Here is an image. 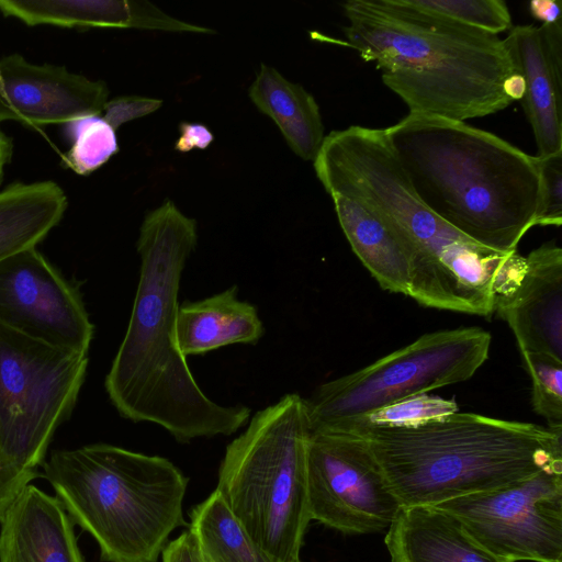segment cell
<instances>
[{
	"mask_svg": "<svg viewBox=\"0 0 562 562\" xmlns=\"http://www.w3.org/2000/svg\"><path fill=\"white\" fill-rule=\"evenodd\" d=\"M198 244V225L172 201L148 212L136 243L139 278L127 328L104 386L117 413L153 423L177 441L231 436L251 409L211 400L192 375L176 341L179 290Z\"/></svg>",
	"mask_w": 562,
	"mask_h": 562,
	"instance_id": "6da1fadb",
	"label": "cell"
},
{
	"mask_svg": "<svg viewBox=\"0 0 562 562\" xmlns=\"http://www.w3.org/2000/svg\"><path fill=\"white\" fill-rule=\"evenodd\" d=\"M326 192L349 193L384 214L408 256L409 295L426 307L480 316L519 282L526 258L471 240L416 196L384 130L351 125L331 131L314 159Z\"/></svg>",
	"mask_w": 562,
	"mask_h": 562,
	"instance_id": "7a4b0ae2",
	"label": "cell"
},
{
	"mask_svg": "<svg viewBox=\"0 0 562 562\" xmlns=\"http://www.w3.org/2000/svg\"><path fill=\"white\" fill-rule=\"evenodd\" d=\"M342 8L346 45L375 64L409 113L465 122L521 100L522 78L498 35L394 0H349Z\"/></svg>",
	"mask_w": 562,
	"mask_h": 562,
	"instance_id": "3957f363",
	"label": "cell"
},
{
	"mask_svg": "<svg viewBox=\"0 0 562 562\" xmlns=\"http://www.w3.org/2000/svg\"><path fill=\"white\" fill-rule=\"evenodd\" d=\"M420 202L471 240L513 254L535 226L539 159L465 122L409 113L384 128Z\"/></svg>",
	"mask_w": 562,
	"mask_h": 562,
	"instance_id": "277c9868",
	"label": "cell"
},
{
	"mask_svg": "<svg viewBox=\"0 0 562 562\" xmlns=\"http://www.w3.org/2000/svg\"><path fill=\"white\" fill-rule=\"evenodd\" d=\"M346 429L366 439L401 507L497 490L562 462V428L474 413Z\"/></svg>",
	"mask_w": 562,
	"mask_h": 562,
	"instance_id": "5b68a950",
	"label": "cell"
},
{
	"mask_svg": "<svg viewBox=\"0 0 562 562\" xmlns=\"http://www.w3.org/2000/svg\"><path fill=\"white\" fill-rule=\"evenodd\" d=\"M44 476L104 562H157L183 525L188 477L170 460L109 443L54 450Z\"/></svg>",
	"mask_w": 562,
	"mask_h": 562,
	"instance_id": "8992f818",
	"label": "cell"
},
{
	"mask_svg": "<svg viewBox=\"0 0 562 562\" xmlns=\"http://www.w3.org/2000/svg\"><path fill=\"white\" fill-rule=\"evenodd\" d=\"M227 447L216 490L251 539L274 562H301L311 519L304 398L296 393L250 417Z\"/></svg>",
	"mask_w": 562,
	"mask_h": 562,
	"instance_id": "52a82bcc",
	"label": "cell"
},
{
	"mask_svg": "<svg viewBox=\"0 0 562 562\" xmlns=\"http://www.w3.org/2000/svg\"><path fill=\"white\" fill-rule=\"evenodd\" d=\"M481 327L428 333L304 398L311 431L333 429L390 403L471 379L487 360Z\"/></svg>",
	"mask_w": 562,
	"mask_h": 562,
	"instance_id": "ba28073f",
	"label": "cell"
},
{
	"mask_svg": "<svg viewBox=\"0 0 562 562\" xmlns=\"http://www.w3.org/2000/svg\"><path fill=\"white\" fill-rule=\"evenodd\" d=\"M88 353L47 345L0 324V447L38 471L58 426L71 415Z\"/></svg>",
	"mask_w": 562,
	"mask_h": 562,
	"instance_id": "9c48e42d",
	"label": "cell"
},
{
	"mask_svg": "<svg viewBox=\"0 0 562 562\" xmlns=\"http://www.w3.org/2000/svg\"><path fill=\"white\" fill-rule=\"evenodd\" d=\"M435 506L498 558L562 562V462L515 484Z\"/></svg>",
	"mask_w": 562,
	"mask_h": 562,
	"instance_id": "30bf717a",
	"label": "cell"
},
{
	"mask_svg": "<svg viewBox=\"0 0 562 562\" xmlns=\"http://www.w3.org/2000/svg\"><path fill=\"white\" fill-rule=\"evenodd\" d=\"M311 519L347 535L386 530L401 505L366 439L353 430L311 431Z\"/></svg>",
	"mask_w": 562,
	"mask_h": 562,
	"instance_id": "8fae6325",
	"label": "cell"
},
{
	"mask_svg": "<svg viewBox=\"0 0 562 562\" xmlns=\"http://www.w3.org/2000/svg\"><path fill=\"white\" fill-rule=\"evenodd\" d=\"M0 324L79 353H88L94 334L77 286L36 247L0 260Z\"/></svg>",
	"mask_w": 562,
	"mask_h": 562,
	"instance_id": "7c38bea8",
	"label": "cell"
},
{
	"mask_svg": "<svg viewBox=\"0 0 562 562\" xmlns=\"http://www.w3.org/2000/svg\"><path fill=\"white\" fill-rule=\"evenodd\" d=\"M109 101L102 80L64 66L36 65L15 53L0 58V122L42 127L101 115Z\"/></svg>",
	"mask_w": 562,
	"mask_h": 562,
	"instance_id": "4fadbf2b",
	"label": "cell"
},
{
	"mask_svg": "<svg viewBox=\"0 0 562 562\" xmlns=\"http://www.w3.org/2000/svg\"><path fill=\"white\" fill-rule=\"evenodd\" d=\"M503 40L524 81L537 157L562 153V22L512 26Z\"/></svg>",
	"mask_w": 562,
	"mask_h": 562,
	"instance_id": "5bb4252c",
	"label": "cell"
},
{
	"mask_svg": "<svg viewBox=\"0 0 562 562\" xmlns=\"http://www.w3.org/2000/svg\"><path fill=\"white\" fill-rule=\"evenodd\" d=\"M525 258L519 282L497 300L495 312L513 330L520 352L562 361V249L548 241Z\"/></svg>",
	"mask_w": 562,
	"mask_h": 562,
	"instance_id": "9a60e30c",
	"label": "cell"
},
{
	"mask_svg": "<svg viewBox=\"0 0 562 562\" xmlns=\"http://www.w3.org/2000/svg\"><path fill=\"white\" fill-rule=\"evenodd\" d=\"M74 526L57 497L31 483L0 521V562H86Z\"/></svg>",
	"mask_w": 562,
	"mask_h": 562,
	"instance_id": "2e32d148",
	"label": "cell"
},
{
	"mask_svg": "<svg viewBox=\"0 0 562 562\" xmlns=\"http://www.w3.org/2000/svg\"><path fill=\"white\" fill-rule=\"evenodd\" d=\"M0 12L27 26L215 33L178 20L145 0H0Z\"/></svg>",
	"mask_w": 562,
	"mask_h": 562,
	"instance_id": "e0dca14e",
	"label": "cell"
},
{
	"mask_svg": "<svg viewBox=\"0 0 562 562\" xmlns=\"http://www.w3.org/2000/svg\"><path fill=\"white\" fill-rule=\"evenodd\" d=\"M384 542L391 562H512L487 551L436 506L401 507Z\"/></svg>",
	"mask_w": 562,
	"mask_h": 562,
	"instance_id": "ac0fdd59",
	"label": "cell"
},
{
	"mask_svg": "<svg viewBox=\"0 0 562 562\" xmlns=\"http://www.w3.org/2000/svg\"><path fill=\"white\" fill-rule=\"evenodd\" d=\"M329 196L351 249L379 285L408 296V256L391 221L356 195L333 192Z\"/></svg>",
	"mask_w": 562,
	"mask_h": 562,
	"instance_id": "d6986e66",
	"label": "cell"
},
{
	"mask_svg": "<svg viewBox=\"0 0 562 562\" xmlns=\"http://www.w3.org/2000/svg\"><path fill=\"white\" fill-rule=\"evenodd\" d=\"M263 334L256 306L238 299L237 285L203 300L179 303L176 341L186 358L234 344L255 345Z\"/></svg>",
	"mask_w": 562,
	"mask_h": 562,
	"instance_id": "ffe728a7",
	"label": "cell"
},
{
	"mask_svg": "<svg viewBox=\"0 0 562 562\" xmlns=\"http://www.w3.org/2000/svg\"><path fill=\"white\" fill-rule=\"evenodd\" d=\"M249 98L276 123L300 158L314 161L326 135L319 106L308 91L271 66L261 64L249 87Z\"/></svg>",
	"mask_w": 562,
	"mask_h": 562,
	"instance_id": "44dd1931",
	"label": "cell"
},
{
	"mask_svg": "<svg viewBox=\"0 0 562 562\" xmlns=\"http://www.w3.org/2000/svg\"><path fill=\"white\" fill-rule=\"evenodd\" d=\"M67 204L54 181L16 182L0 191V260L36 247L61 221Z\"/></svg>",
	"mask_w": 562,
	"mask_h": 562,
	"instance_id": "7402d4cb",
	"label": "cell"
},
{
	"mask_svg": "<svg viewBox=\"0 0 562 562\" xmlns=\"http://www.w3.org/2000/svg\"><path fill=\"white\" fill-rule=\"evenodd\" d=\"M204 562H274L249 536L215 488L190 514Z\"/></svg>",
	"mask_w": 562,
	"mask_h": 562,
	"instance_id": "603a6c76",
	"label": "cell"
},
{
	"mask_svg": "<svg viewBox=\"0 0 562 562\" xmlns=\"http://www.w3.org/2000/svg\"><path fill=\"white\" fill-rule=\"evenodd\" d=\"M396 4L449 23L498 35L512 15L503 0H394Z\"/></svg>",
	"mask_w": 562,
	"mask_h": 562,
	"instance_id": "cb8c5ba5",
	"label": "cell"
},
{
	"mask_svg": "<svg viewBox=\"0 0 562 562\" xmlns=\"http://www.w3.org/2000/svg\"><path fill=\"white\" fill-rule=\"evenodd\" d=\"M71 139L64 165L77 175L87 176L119 151L116 132L102 115H89L65 124Z\"/></svg>",
	"mask_w": 562,
	"mask_h": 562,
	"instance_id": "d4e9b609",
	"label": "cell"
},
{
	"mask_svg": "<svg viewBox=\"0 0 562 562\" xmlns=\"http://www.w3.org/2000/svg\"><path fill=\"white\" fill-rule=\"evenodd\" d=\"M456 412L458 404L453 400L423 393L390 403L333 429L413 426Z\"/></svg>",
	"mask_w": 562,
	"mask_h": 562,
	"instance_id": "484cf974",
	"label": "cell"
},
{
	"mask_svg": "<svg viewBox=\"0 0 562 562\" xmlns=\"http://www.w3.org/2000/svg\"><path fill=\"white\" fill-rule=\"evenodd\" d=\"M520 355L531 379L535 412L549 427L562 428V361L544 353Z\"/></svg>",
	"mask_w": 562,
	"mask_h": 562,
	"instance_id": "4316f807",
	"label": "cell"
},
{
	"mask_svg": "<svg viewBox=\"0 0 562 562\" xmlns=\"http://www.w3.org/2000/svg\"><path fill=\"white\" fill-rule=\"evenodd\" d=\"M539 159L541 196L535 226L562 224V153Z\"/></svg>",
	"mask_w": 562,
	"mask_h": 562,
	"instance_id": "83f0119b",
	"label": "cell"
},
{
	"mask_svg": "<svg viewBox=\"0 0 562 562\" xmlns=\"http://www.w3.org/2000/svg\"><path fill=\"white\" fill-rule=\"evenodd\" d=\"M38 476V471L15 463L0 447V521L21 491Z\"/></svg>",
	"mask_w": 562,
	"mask_h": 562,
	"instance_id": "f1b7e54d",
	"label": "cell"
},
{
	"mask_svg": "<svg viewBox=\"0 0 562 562\" xmlns=\"http://www.w3.org/2000/svg\"><path fill=\"white\" fill-rule=\"evenodd\" d=\"M162 101L155 98L125 95L109 100L102 117L116 131L122 124L150 114L158 110Z\"/></svg>",
	"mask_w": 562,
	"mask_h": 562,
	"instance_id": "f546056e",
	"label": "cell"
},
{
	"mask_svg": "<svg viewBox=\"0 0 562 562\" xmlns=\"http://www.w3.org/2000/svg\"><path fill=\"white\" fill-rule=\"evenodd\" d=\"M162 562H204L198 542L190 530L166 544Z\"/></svg>",
	"mask_w": 562,
	"mask_h": 562,
	"instance_id": "4dcf8cb0",
	"label": "cell"
},
{
	"mask_svg": "<svg viewBox=\"0 0 562 562\" xmlns=\"http://www.w3.org/2000/svg\"><path fill=\"white\" fill-rule=\"evenodd\" d=\"M181 135L177 139L175 149L187 153L193 148L205 149L213 142V134L201 123L182 122L179 126Z\"/></svg>",
	"mask_w": 562,
	"mask_h": 562,
	"instance_id": "1f68e13d",
	"label": "cell"
},
{
	"mask_svg": "<svg viewBox=\"0 0 562 562\" xmlns=\"http://www.w3.org/2000/svg\"><path fill=\"white\" fill-rule=\"evenodd\" d=\"M531 15L542 24H555L562 22L561 0H532L529 3Z\"/></svg>",
	"mask_w": 562,
	"mask_h": 562,
	"instance_id": "d6a6232c",
	"label": "cell"
},
{
	"mask_svg": "<svg viewBox=\"0 0 562 562\" xmlns=\"http://www.w3.org/2000/svg\"><path fill=\"white\" fill-rule=\"evenodd\" d=\"M13 153V145L10 137H8L0 130V183L3 179L4 168L10 162Z\"/></svg>",
	"mask_w": 562,
	"mask_h": 562,
	"instance_id": "836d02e7",
	"label": "cell"
}]
</instances>
